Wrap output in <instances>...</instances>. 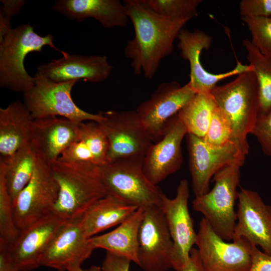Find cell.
I'll return each mask as SVG.
<instances>
[{
    "label": "cell",
    "mask_w": 271,
    "mask_h": 271,
    "mask_svg": "<svg viewBox=\"0 0 271 271\" xmlns=\"http://www.w3.org/2000/svg\"><path fill=\"white\" fill-rule=\"evenodd\" d=\"M123 3L134 32L125 47L124 55L131 61L134 74L152 79L162 60L173 52L174 42L187 21L160 16L143 0H125Z\"/></svg>",
    "instance_id": "6da1fadb"
},
{
    "label": "cell",
    "mask_w": 271,
    "mask_h": 271,
    "mask_svg": "<svg viewBox=\"0 0 271 271\" xmlns=\"http://www.w3.org/2000/svg\"><path fill=\"white\" fill-rule=\"evenodd\" d=\"M50 165L59 186L52 212L62 219L82 215L94 202L107 195L99 166L90 162L59 159Z\"/></svg>",
    "instance_id": "7a4b0ae2"
},
{
    "label": "cell",
    "mask_w": 271,
    "mask_h": 271,
    "mask_svg": "<svg viewBox=\"0 0 271 271\" xmlns=\"http://www.w3.org/2000/svg\"><path fill=\"white\" fill-rule=\"evenodd\" d=\"M54 36H41L36 33L30 24L11 29L0 38V86L16 92L25 93L35 85V77L30 76L24 67L28 54L41 52L48 46L60 52L63 56L67 53L58 49L53 43Z\"/></svg>",
    "instance_id": "3957f363"
},
{
    "label": "cell",
    "mask_w": 271,
    "mask_h": 271,
    "mask_svg": "<svg viewBox=\"0 0 271 271\" xmlns=\"http://www.w3.org/2000/svg\"><path fill=\"white\" fill-rule=\"evenodd\" d=\"M216 106L230 121L234 137L249 152L247 136L259 115L258 86L252 68L210 92Z\"/></svg>",
    "instance_id": "277c9868"
},
{
    "label": "cell",
    "mask_w": 271,
    "mask_h": 271,
    "mask_svg": "<svg viewBox=\"0 0 271 271\" xmlns=\"http://www.w3.org/2000/svg\"><path fill=\"white\" fill-rule=\"evenodd\" d=\"M242 165L234 164L218 171L213 177L214 185L206 194L196 196L193 209L203 215L214 232L224 240H232L237 222L235 211L237 187Z\"/></svg>",
    "instance_id": "5b68a950"
},
{
    "label": "cell",
    "mask_w": 271,
    "mask_h": 271,
    "mask_svg": "<svg viewBox=\"0 0 271 271\" xmlns=\"http://www.w3.org/2000/svg\"><path fill=\"white\" fill-rule=\"evenodd\" d=\"M143 161L119 159L100 166L101 179L107 195L144 210L161 206L165 194L146 176Z\"/></svg>",
    "instance_id": "8992f818"
},
{
    "label": "cell",
    "mask_w": 271,
    "mask_h": 271,
    "mask_svg": "<svg viewBox=\"0 0 271 271\" xmlns=\"http://www.w3.org/2000/svg\"><path fill=\"white\" fill-rule=\"evenodd\" d=\"M35 79L34 86L24 94V103L34 118L59 116L77 122L103 120L101 112L89 113L73 101L71 91L78 80L56 82L38 76Z\"/></svg>",
    "instance_id": "52a82bcc"
},
{
    "label": "cell",
    "mask_w": 271,
    "mask_h": 271,
    "mask_svg": "<svg viewBox=\"0 0 271 271\" xmlns=\"http://www.w3.org/2000/svg\"><path fill=\"white\" fill-rule=\"evenodd\" d=\"M101 112L104 118L98 123L109 144L108 163L123 159L144 160L154 142L136 110Z\"/></svg>",
    "instance_id": "ba28073f"
},
{
    "label": "cell",
    "mask_w": 271,
    "mask_h": 271,
    "mask_svg": "<svg viewBox=\"0 0 271 271\" xmlns=\"http://www.w3.org/2000/svg\"><path fill=\"white\" fill-rule=\"evenodd\" d=\"M59 192L50 163L39 158L31 180L13 204L17 228L23 229L52 212Z\"/></svg>",
    "instance_id": "9c48e42d"
},
{
    "label": "cell",
    "mask_w": 271,
    "mask_h": 271,
    "mask_svg": "<svg viewBox=\"0 0 271 271\" xmlns=\"http://www.w3.org/2000/svg\"><path fill=\"white\" fill-rule=\"evenodd\" d=\"M196 245L204 271H248L253 245L244 238L228 243L219 236L207 221L199 223Z\"/></svg>",
    "instance_id": "30bf717a"
},
{
    "label": "cell",
    "mask_w": 271,
    "mask_h": 271,
    "mask_svg": "<svg viewBox=\"0 0 271 271\" xmlns=\"http://www.w3.org/2000/svg\"><path fill=\"white\" fill-rule=\"evenodd\" d=\"M186 136L192 188L195 197L210 190V180L218 171L232 164H244L247 154L236 145L215 148L208 145L202 138L191 134Z\"/></svg>",
    "instance_id": "8fae6325"
},
{
    "label": "cell",
    "mask_w": 271,
    "mask_h": 271,
    "mask_svg": "<svg viewBox=\"0 0 271 271\" xmlns=\"http://www.w3.org/2000/svg\"><path fill=\"white\" fill-rule=\"evenodd\" d=\"M189 183L183 179L177 187L176 196L170 199L165 194L161 205L173 242L172 265L175 271H184L197 240V233L189 211Z\"/></svg>",
    "instance_id": "7c38bea8"
},
{
    "label": "cell",
    "mask_w": 271,
    "mask_h": 271,
    "mask_svg": "<svg viewBox=\"0 0 271 271\" xmlns=\"http://www.w3.org/2000/svg\"><path fill=\"white\" fill-rule=\"evenodd\" d=\"M173 242L161 206L144 210L139 234V265L144 271L172 268Z\"/></svg>",
    "instance_id": "4fadbf2b"
},
{
    "label": "cell",
    "mask_w": 271,
    "mask_h": 271,
    "mask_svg": "<svg viewBox=\"0 0 271 271\" xmlns=\"http://www.w3.org/2000/svg\"><path fill=\"white\" fill-rule=\"evenodd\" d=\"M196 94L188 83L181 86L176 81L162 82L148 99L139 104L136 110L154 143L162 138L168 121Z\"/></svg>",
    "instance_id": "5bb4252c"
},
{
    "label": "cell",
    "mask_w": 271,
    "mask_h": 271,
    "mask_svg": "<svg viewBox=\"0 0 271 271\" xmlns=\"http://www.w3.org/2000/svg\"><path fill=\"white\" fill-rule=\"evenodd\" d=\"M82 215L67 220L60 228L41 261V266L68 271L88 259L95 249L85 233Z\"/></svg>",
    "instance_id": "9a60e30c"
},
{
    "label": "cell",
    "mask_w": 271,
    "mask_h": 271,
    "mask_svg": "<svg viewBox=\"0 0 271 271\" xmlns=\"http://www.w3.org/2000/svg\"><path fill=\"white\" fill-rule=\"evenodd\" d=\"M238 200L232 240L244 238L271 255V205L265 204L257 192L242 188Z\"/></svg>",
    "instance_id": "2e32d148"
},
{
    "label": "cell",
    "mask_w": 271,
    "mask_h": 271,
    "mask_svg": "<svg viewBox=\"0 0 271 271\" xmlns=\"http://www.w3.org/2000/svg\"><path fill=\"white\" fill-rule=\"evenodd\" d=\"M187 134L176 114L167 123L162 138L151 145L144 158L143 169L153 184L157 185L180 168L183 161L181 144Z\"/></svg>",
    "instance_id": "e0dca14e"
},
{
    "label": "cell",
    "mask_w": 271,
    "mask_h": 271,
    "mask_svg": "<svg viewBox=\"0 0 271 271\" xmlns=\"http://www.w3.org/2000/svg\"><path fill=\"white\" fill-rule=\"evenodd\" d=\"M66 220L51 212L20 230L9 250L20 271L41 266L42 257Z\"/></svg>",
    "instance_id": "ac0fdd59"
},
{
    "label": "cell",
    "mask_w": 271,
    "mask_h": 271,
    "mask_svg": "<svg viewBox=\"0 0 271 271\" xmlns=\"http://www.w3.org/2000/svg\"><path fill=\"white\" fill-rule=\"evenodd\" d=\"M178 47L181 56L188 61L190 65V81L188 84L196 93H210L220 81L238 74L251 68L249 65L237 62L231 70L223 73L213 74L207 71L200 61L203 49L207 50L212 43V38L204 32L195 30L193 32L182 29L179 34Z\"/></svg>",
    "instance_id": "d6986e66"
},
{
    "label": "cell",
    "mask_w": 271,
    "mask_h": 271,
    "mask_svg": "<svg viewBox=\"0 0 271 271\" xmlns=\"http://www.w3.org/2000/svg\"><path fill=\"white\" fill-rule=\"evenodd\" d=\"M112 69L105 56H88L67 53L59 59L39 66L36 76L56 82L83 80L99 83L107 79Z\"/></svg>",
    "instance_id": "ffe728a7"
},
{
    "label": "cell",
    "mask_w": 271,
    "mask_h": 271,
    "mask_svg": "<svg viewBox=\"0 0 271 271\" xmlns=\"http://www.w3.org/2000/svg\"><path fill=\"white\" fill-rule=\"evenodd\" d=\"M82 122L59 116L34 118L31 142L39 158L51 163L79 139Z\"/></svg>",
    "instance_id": "44dd1931"
},
{
    "label": "cell",
    "mask_w": 271,
    "mask_h": 271,
    "mask_svg": "<svg viewBox=\"0 0 271 271\" xmlns=\"http://www.w3.org/2000/svg\"><path fill=\"white\" fill-rule=\"evenodd\" d=\"M53 9L79 22L94 19L106 29L124 27L129 21L123 3L119 0H57Z\"/></svg>",
    "instance_id": "7402d4cb"
},
{
    "label": "cell",
    "mask_w": 271,
    "mask_h": 271,
    "mask_svg": "<svg viewBox=\"0 0 271 271\" xmlns=\"http://www.w3.org/2000/svg\"><path fill=\"white\" fill-rule=\"evenodd\" d=\"M33 120L28 108L20 100L0 109L1 158L10 156L31 142Z\"/></svg>",
    "instance_id": "603a6c76"
},
{
    "label": "cell",
    "mask_w": 271,
    "mask_h": 271,
    "mask_svg": "<svg viewBox=\"0 0 271 271\" xmlns=\"http://www.w3.org/2000/svg\"><path fill=\"white\" fill-rule=\"evenodd\" d=\"M144 209L139 208L112 231L90 238L95 249L101 248L124 256L139 265V234Z\"/></svg>",
    "instance_id": "cb8c5ba5"
},
{
    "label": "cell",
    "mask_w": 271,
    "mask_h": 271,
    "mask_svg": "<svg viewBox=\"0 0 271 271\" xmlns=\"http://www.w3.org/2000/svg\"><path fill=\"white\" fill-rule=\"evenodd\" d=\"M139 208L121 199L107 195L94 202L83 214L82 224L86 236L119 225Z\"/></svg>",
    "instance_id": "d4e9b609"
},
{
    "label": "cell",
    "mask_w": 271,
    "mask_h": 271,
    "mask_svg": "<svg viewBox=\"0 0 271 271\" xmlns=\"http://www.w3.org/2000/svg\"><path fill=\"white\" fill-rule=\"evenodd\" d=\"M39 157L31 142L10 156L1 158L6 184L13 204L34 173Z\"/></svg>",
    "instance_id": "484cf974"
},
{
    "label": "cell",
    "mask_w": 271,
    "mask_h": 271,
    "mask_svg": "<svg viewBox=\"0 0 271 271\" xmlns=\"http://www.w3.org/2000/svg\"><path fill=\"white\" fill-rule=\"evenodd\" d=\"M215 107L210 93H196L177 115L187 134L203 138L208 130Z\"/></svg>",
    "instance_id": "4316f807"
},
{
    "label": "cell",
    "mask_w": 271,
    "mask_h": 271,
    "mask_svg": "<svg viewBox=\"0 0 271 271\" xmlns=\"http://www.w3.org/2000/svg\"><path fill=\"white\" fill-rule=\"evenodd\" d=\"M242 44L258 83L259 115L265 114L271 110V57L262 54L247 39Z\"/></svg>",
    "instance_id": "83f0119b"
},
{
    "label": "cell",
    "mask_w": 271,
    "mask_h": 271,
    "mask_svg": "<svg viewBox=\"0 0 271 271\" xmlns=\"http://www.w3.org/2000/svg\"><path fill=\"white\" fill-rule=\"evenodd\" d=\"M79 139L90 152L95 165L100 167L108 162L109 142L98 122H82Z\"/></svg>",
    "instance_id": "f1b7e54d"
},
{
    "label": "cell",
    "mask_w": 271,
    "mask_h": 271,
    "mask_svg": "<svg viewBox=\"0 0 271 271\" xmlns=\"http://www.w3.org/2000/svg\"><path fill=\"white\" fill-rule=\"evenodd\" d=\"M152 11L174 21H186L197 15L201 0H143Z\"/></svg>",
    "instance_id": "f546056e"
},
{
    "label": "cell",
    "mask_w": 271,
    "mask_h": 271,
    "mask_svg": "<svg viewBox=\"0 0 271 271\" xmlns=\"http://www.w3.org/2000/svg\"><path fill=\"white\" fill-rule=\"evenodd\" d=\"M20 230L14 219L13 204L6 184L3 168L0 166V244L9 247Z\"/></svg>",
    "instance_id": "4dcf8cb0"
},
{
    "label": "cell",
    "mask_w": 271,
    "mask_h": 271,
    "mask_svg": "<svg viewBox=\"0 0 271 271\" xmlns=\"http://www.w3.org/2000/svg\"><path fill=\"white\" fill-rule=\"evenodd\" d=\"M202 139L208 145L212 147L223 148L236 145L247 155L248 153L236 141L230 121L216 105L208 130Z\"/></svg>",
    "instance_id": "1f68e13d"
},
{
    "label": "cell",
    "mask_w": 271,
    "mask_h": 271,
    "mask_svg": "<svg viewBox=\"0 0 271 271\" xmlns=\"http://www.w3.org/2000/svg\"><path fill=\"white\" fill-rule=\"evenodd\" d=\"M251 35V44L263 55L271 57V17L241 18Z\"/></svg>",
    "instance_id": "d6a6232c"
},
{
    "label": "cell",
    "mask_w": 271,
    "mask_h": 271,
    "mask_svg": "<svg viewBox=\"0 0 271 271\" xmlns=\"http://www.w3.org/2000/svg\"><path fill=\"white\" fill-rule=\"evenodd\" d=\"M250 134L256 138L263 153L271 158V110L258 115Z\"/></svg>",
    "instance_id": "836d02e7"
},
{
    "label": "cell",
    "mask_w": 271,
    "mask_h": 271,
    "mask_svg": "<svg viewBox=\"0 0 271 271\" xmlns=\"http://www.w3.org/2000/svg\"><path fill=\"white\" fill-rule=\"evenodd\" d=\"M241 18L271 17V0H242L239 3Z\"/></svg>",
    "instance_id": "e575fe53"
},
{
    "label": "cell",
    "mask_w": 271,
    "mask_h": 271,
    "mask_svg": "<svg viewBox=\"0 0 271 271\" xmlns=\"http://www.w3.org/2000/svg\"><path fill=\"white\" fill-rule=\"evenodd\" d=\"M3 5L0 11V38L12 29L11 20L26 4L25 0H1Z\"/></svg>",
    "instance_id": "d590c367"
},
{
    "label": "cell",
    "mask_w": 271,
    "mask_h": 271,
    "mask_svg": "<svg viewBox=\"0 0 271 271\" xmlns=\"http://www.w3.org/2000/svg\"><path fill=\"white\" fill-rule=\"evenodd\" d=\"M131 261L124 256L106 251L101 267L103 271H129Z\"/></svg>",
    "instance_id": "8d00e7d4"
},
{
    "label": "cell",
    "mask_w": 271,
    "mask_h": 271,
    "mask_svg": "<svg viewBox=\"0 0 271 271\" xmlns=\"http://www.w3.org/2000/svg\"><path fill=\"white\" fill-rule=\"evenodd\" d=\"M248 271H271V255L253 245L251 265Z\"/></svg>",
    "instance_id": "74e56055"
},
{
    "label": "cell",
    "mask_w": 271,
    "mask_h": 271,
    "mask_svg": "<svg viewBox=\"0 0 271 271\" xmlns=\"http://www.w3.org/2000/svg\"><path fill=\"white\" fill-rule=\"evenodd\" d=\"M0 271H20L8 247L0 244Z\"/></svg>",
    "instance_id": "f35d334b"
},
{
    "label": "cell",
    "mask_w": 271,
    "mask_h": 271,
    "mask_svg": "<svg viewBox=\"0 0 271 271\" xmlns=\"http://www.w3.org/2000/svg\"><path fill=\"white\" fill-rule=\"evenodd\" d=\"M184 271H204L197 249L192 248L190 251L189 261Z\"/></svg>",
    "instance_id": "ab89813d"
},
{
    "label": "cell",
    "mask_w": 271,
    "mask_h": 271,
    "mask_svg": "<svg viewBox=\"0 0 271 271\" xmlns=\"http://www.w3.org/2000/svg\"><path fill=\"white\" fill-rule=\"evenodd\" d=\"M68 271H103L101 267L100 266L93 265L87 269H83L81 266H78L72 268Z\"/></svg>",
    "instance_id": "60d3db41"
}]
</instances>
